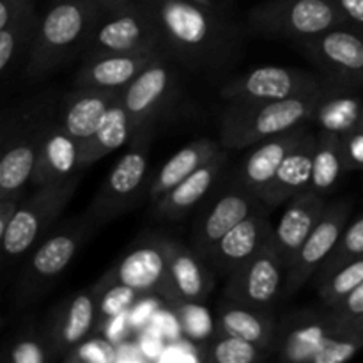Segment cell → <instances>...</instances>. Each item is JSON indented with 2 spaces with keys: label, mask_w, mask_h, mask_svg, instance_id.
<instances>
[{
  "label": "cell",
  "mask_w": 363,
  "mask_h": 363,
  "mask_svg": "<svg viewBox=\"0 0 363 363\" xmlns=\"http://www.w3.org/2000/svg\"><path fill=\"white\" fill-rule=\"evenodd\" d=\"M351 170L346 142L342 135L323 130L318 135V145L314 155V172L311 188L319 195H326L339 184L344 174Z\"/></svg>",
  "instance_id": "cell-32"
},
{
  "label": "cell",
  "mask_w": 363,
  "mask_h": 363,
  "mask_svg": "<svg viewBox=\"0 0 363 363\" xmlns=\"http://www.w3.org/2000/svg\"><path fill=\"white\" fill-rule=\"evenodd\" d=\"M62 360L80 362V363H112L116 362V347L105 339H85L78 344L74 350H71Z\"/></svg>",
  "instance_id": "cell-39"
},
{
  "label": "cell",
  "mask_w": 363,
  "mask_h": 363,
  "mask_svg": "<svg viewBox=\"0 0 363 363\" xmlns=\"http://www.w3.org/2000/svg\"><path fill=\"white\" fill-rule=\"evenodd\" d=\"M227 163V149H222L218 155L204 163L201 169L195 170L191 176L181 181L169 194L163 195L158 202H155V215L165 220H179L188 211L201 204L209 191L218 183L222 170Z\"/></svg>",
  "instance_id": "cell-28"
},
{
  "label": "cell",
  "mask_w": 363,
  "mask_h": 363,
  "mask_svg": "<svg viewBox=\"0 0 363 363\" xmlns=\"http://www.w3.org/2000/svg\"><path fill=\"white\" fill-rule=\"evenodd\" d=\"M335 319V308L323 303L318 308H301L279 321L275 353L280 360L312 363L321 350Z\"/></svg>",
  "instance_id": "cell-18"
},
{
  "label": "cell",
  "mask_w": 363,
  "mask_h": 363,
  "mask_svg": "<svg viewBox=\"0 0 363 363\" xmlns=\"http://www.w3.org/2000/svg\"><path fill=\"white\" fill-rule=\"evenodd\" d=\"M23 199H25L23 190L16 191V194L0 197V240H2V236L6 234L7 227H9L11 220L14 218V215H16L18 208L21 206Z\"/></svg>",
  "instance_id": "cell-40"
},
{
  "label": "cell",
  "mask_w": 363,
  "mask_h": 363,
  "mask_svg": "<svg viewBox=\"0 0 363 363\" xmlns=\"http://www.w3.org/2000/svg\"><path fill=\"white\" fill-rule=\"evenodd\" d=\"M269 209L243 186L230 183L199 211L191 223V248L204 257L230 229L257 211Z\"/></svg>",
  "instance_id": "cell-16"
},
{
  "label": "cell",
  "mask_w": 363,
  "mask_h": 363,
  "mask_svg": "<svg viewBox=\"0 0 363 363\" xmlns=\"http://www.w3.org/2000/svg\"><path fill=\"white\" fill-rule=\"evenodd\" d=\"M149 147H151V140L130 145L128 151L112 167L85 211L96 229L99 225L113 222L121 215L133 209L142 195L149 191V183H151L147 177Z\"/></svg>",
  "instance_id": "cell-8"
},
{
  "label": "cell",
  "mask_w": 363,
  "mask_h": 363,
  "mask_svg": "<svg viewBox=\"0 0 363 363\" xmlns=\"http://www.w3.org/2000/svg\"><path fill=\"white\" fill-rule=\"evenodd\" d=\"M9 360L13 363L52 362L48 347L41 335V328L34 321H28L14 333L9 346Z\"/></svg>",
  "instance_id": "cell-38"
},
{
  "label": "cell",
  "mask_w": 363,
  "mask_h": 363,
  "mask_svg": "<svg viewBox=\"0 0 363 363\" xmlns=\"http://www.w3.org/2000/svg\"><path fill=\"white\" fill-rule=\"evenodd\" d=\"M121 96H123V92H121ZM121 96L108 108L105 119L99 124L98 131L87 142L82 144V169L94 165L96 162L119 151V149L130 147L135 130L130 113H128Z\"/></svg>",
  "instance_id": "cell-31"
},
{
  "label": "cell",
  "mask_w": 363,
  "mask_h": 363,
  "mask_svg": "<svg viewBox=\"0 0 363 363\" xmlns=\"http://www.w3.org/2000/svg\"><path fill=\"white\" fill-rule=\"evenodd\" d=\"M358 257H363V216L346 227L335 250L330 254V257L315 272V284L326 280L333 273L339 272L342 266H346L347 262L354 261Z\"/></svg>",
  "instance_id": "cell-36"
},
{
  "label": "cell",
  "mask_w": 363,
  "mask_h": 363,
  "mask_svg": "<svg viewBox=\"0 0 363 363\" xmlns=\"http://www.w3.org/2000/svg\"><path fill=\"white\" fill-rule=\"evenodd\" d=\"M335 308H339L344 314L354 315V318H363V282L353 293L347 294L340 303L333 305Z\"/></svg>",
  "instance_id": "cell-43"
},
{
  "label": "cell",
  "mask_w": 363,
  "mask_h": 363,
  "mask_svg": "<svg viewBox=\"0 0 363 363\" xmlns=\"http://www.w3.org/2000/svg\"><path fill=\"white\" fill-rule=\"evenodd\" d=\"M99 314V291L96 286L64 298L46 314L41 335L52 362L64 358L94 332Z\"/></svg>",
  "instance_id": "cell-15"
},
{
  "label": "cell",
  "mask_w": 363,
  "mask_h": 363,
  "mask_svg": "<svg viewBox=\"0 0 363 363\" xmlns=\"http://www.w3.org/2000/svg\"><path fill=\"white\" fill-rule=\"evenodd\" d=\"M362 282L363 257H358L354 259V261L347 262V264L342 266L339 272H335L332 277H328V279L323 280V282L315 284V286H318V293L323 303L333 307V305L340 303L347 294L353 293Z\"/></svg>",
  "instance_id": "cell-37"
},
{
  "label": "cell",
  "mask_w": 363,
  "mask_h": 363,
  "mask_svg": "<svg viewBox=\"0 0 363 363\" xmlns=\"http://www.w3.org/2000/svg\"><path fill=\"white\" fill-rule=\"evenodd\" d=\"M350 92L347 89H340L332 92L321 103L314 119L321 123L323 130L337 135H347L360 126L363 105L360 99Z\"/></svg>",
  "instance_id": "cell-34"
},
{
  "label": "cell",
  "mask_w": 363,
  "mask_h": 363,
  "mask_svg": "<svg viewBox=\"0 0 363 363\" xmlns=\"http://www.w3.org/2000/svg\"><path fill=\"white\" fill-rule=\"evenodd\" d=\"M121 92L123 89L73 87V91L59 101L57 121L84 144L98 131Z\"/></svg>",
  "instance_id": "cell-24"
},
{
  "label": "cell",
  "mask_w": 363,
  "mask_h": 363,
  "mask_svg": "<svg viewBox=\"0 0 363 363\" xmlns=\"http://www.w3.org/2000/svg\"><path fill=\"white\" fill-rule=\"evenodd\" d=\"M358 128H360V130L363 131V113H362V119H360V126H358Z\"/></svg>",
  "instance_id": "cell-46"
},
{
  "label": "cell",
  "mask_w": 363,
  "mask_h": 363,
  "mask_svg": "<svg viewBox=\"0 0 363 363\" xmlns=\"http://www.w3.org/2000/svg\"><path fill=\"white\" fill-rule=\"evenodd\" d=\"M80 184V174L66 181L38 186L23 199L16 215L2 236V257L6 264L28 254L39 241L52 233L60 215Z\"/></svg>",
  "instance_id": "cell-7"
},
{
  "label": "cell",
  "mask_w": 363,
  "mask_h": 363,
  "mask_svg": "<svg viewBox=\"0 0 363 363\" xmlns=\"http://www.w3.org/2000/svg\"><path fill=\"white\" fill-rule=\"evenodd\" d=\"M266 211H257L230 229L208 254L204 261L220 275H229L238 266L254 257L273 238L275 227L266 216Z\"/></svg>",
  "instance_id": "cell-20"
},
{
  "label": "cell",
  "mask_w": 363,
  "mask_h": 363,
  "mask_svg": "<svg viewBox=\"0 0 363 363\" xmlns=\"http://www.w3.org/2000/svg\"><path fill=\"white\" fill-rule=\"evenodd\" d=\"M59 101L52 94L39 96L6 116L2 123L0 197L21 191L30 181L43 135L57 117Z\"/></svg>",
  "instance_id": "cell-4"
},
{
  "label": "cell",
  "mask_w": 363,
  "mask_h": 363,
  "mask_svg": "<svg viewBox=\"0 0 363 363\" xmlns=\"http://www.w3.org/2000/svg\"><path fill=\"white\" fill-rule=\"evenodd\" d=\"M174 60L163 55L149 64L131 84L123 89V103L133 123V140L130 145L152 140L156 123L169 110L177 96L179 78Z\"/></svg>",
  "instance_id": "cell-9"
},
{
  "label": "cell",
  "mask_w": 363,
  "mask_h": 363,
  "mask_svg": "<svg viewBox=\"0 0 363 363\" xmlns=\"http://www.w3.org/2000/svg\"><path fill=\"white\" fill-rule=\"evenodd\" d=\"M294 48L337 87L353 91L363 85V34L354 28H333L296 43Z\"/></svg>",
  "instance_id": "cell-12"
},
{
  "label": "cell",
  "mask_w": 363,
  "mask_h": 363,
  "mask_svg": "<svg viewBox=\"0 0 363 363\" xmlns=\"http://www.w3.org/2000/svg\"><path fill=\"white\" fill-rule=\"evenodd\" d=\"M94 229L96 225L84 213L60 223L48 236L43 238L32 248L21 268L14 286V305L18 308H27L41 300L62 277Z\"/></svg>",
  "instance_id": "cell-5"
},
{
  "label": "cell",
  "mask_w": 363,
  "mask_h": 363,
  "mask_svg": "<svg viewBox=\"0 0 363 363\" xmlns=\"http://www.w3.org/2000/svg\"><path fill=\"white\" fill-rule=\"evenodd\" d=\"M103 11L94 0H53L41 14L34 43L21 73L38 82L84 55Z\"/></svg>",
  "instance_id": "cell-2"
},
{
  "label": "cell",
  "mask_w": 363,
  "mask_h": 363,
  "mask_svg": "<svg viewBox=\"0 0 363 363\" xmlns=\"http://www.w3.org/2000/svg\"><path fill=\"white\" fill-rule=\"evenodd\" d=\"M216 332L248 340L273 353L279 321L269 314V308H255L225 296L216 308Z\"/></svg>",
  "instance_id": "cell-27"
},
{
  "label": "cell",
  "mask_w": 363,
  "mask_h": 363,
  "mask_svg": "<svg viewBox=\"0 0 363 363\" xmlns=\"http://www.w3.org/2000/svg\"><path fill=\"white\" fill-rule=\"evenodd\" d=\"M339 27L347 23L333 0H264L247 14L250 34L293 45Z\"/></svg>",
  "instance_id": "cell-6"
},
{
  "label": "cell",
  "mask_w": 363,
  "mask_h": 363,
  "mask_svg": "<svg viewBox=\"0 0 363 363\" xmlns=\"http://www.w3.org/2000/svg\"><path fill=\"white\" fill-rule=\"evenodd\" d=\"M215 280L211 266L194 250L176 240H169V287L174 303H204Z\"/></svg>",
  "instance_id": "cell-25"
},
{
  "label": "cell",
  "mask_w": 363,
  "mask_h": 363,
  "mask_svg": "<svg viewBox=\"0 0 363 363\" xmlns=\"http://www.w3.org/2000/svg\"><path fill=\"white\" fill-rule=\"evenodd\" d=\"M269 353L272 351L257 344L216 332L206 346L204 360L213 363H254L264 360Z\"/></svg>",
  "instance_id": "cell-35"
},
{
  "label": "cell",
  "mask_w": 363,
  "mask_h": 363,
  "mask_svg": "<svg viewBox=\"0 0 363 363\" xmlns=\"http://www.w3.org/2000/svg\"><path fill=\"white\" fill-rule=\"evenodd\" d=\"M287 268L272 240L227 275L223 296L255 308H272L286 293Z\"/></svg>",
  "instance_id": "cell-14"
},
{
  "label": "cell",
  "mask_w": 363,
  "mask_h": 363,
  "mask_svg": "<svg viewBox=\"0 0 363 363\" xmlns=\"http://www.w3.org/2000/svg\"><path fill=\"white\" fill-rule=\"evenodd\" d=\"M332 92L335 91L277 101H229L220 121V144L227 151H243L307 124Z\"/></svg>",
  "instance_id": "cell-3"
},
{
  "label": "cell",
  "mask_w": 363,
  "mask_h": 363,
  "mask_svg": "<svg viewBox=\"0 0 363 363\" xmlns=\"http://www.w3.org/2000/svg\"><path fill=\"white\" fill-rule=\"evenodd\" d=\"M194 2L209 7L216 13L225 14V16H233V0H194Z\"/></svg>",
  "instance_id": "cell-44"
},
{
  "label": "cell",
  "mask_w": 363,
  "mask_h": 363,
  "mask_svg": "<svg viewBox=\"0 0 363 363\" xmlns=\"http://www.w3.org/2000/svg\"><path fill=\"white\" fill-rule=\"evenodd\" d=\"M222 149L223 147L220 140L216 142L213 138H199V140H194L188 145H184L174 156H170V160H167L165 165L156 172V176L149 183L147 195L152 204L158 202L165 194H169L181 181L191 176L195 170L201 169L208 160L218 155Z\"/></svg>",
  "instance_id": "cell-30"
},
{
  "label": "cell",
  "mask_w": 363,
  "mask_h": 363,
  "mask_svg": "<svg viewBox=\"0 0 363 363\" xmlns=\"http://www.w3.org/2000/svg\"><path fill=\"white\" fill-rule=\"evenodd\" d=\"M344 142H346L347 156H350L351 169H357V167H363V131L360 128H357L351 133L342 135Z\"/></svg>",
  "instance_id": "cell-42"
},
{
  "label": "cell",
  "mask_w": 363,
  "mask_h": 363,
  "mask_svg": "<svg viewBox=\"0 0 363 363\" xmlns=\"http://www.w3.org/2000/svg\"><path fill=\"white\" fill-rule=\"evenodd\" d=\"M151 16L162 50L183 69L218 74L234 66L243 48V30L222 13L194 0H135Z\"/></svg>",
  "instance_id": "cell-1"
},
{
  "label": "cell",
  "mask_w": 363,
  "mask_h": 363,
  "mask_svg": "<svg viewBox=\"0 0 363 363\" xmlns=\"http://www.w3.org/2000/svg\"><path fill=\"white\" fill-rule=\"evenodd\" d=\"M145 52H163L162 39L151 16L133 0L117 13L103 14L82 55V62L106 55Z\"/></svg>",
  "instance_id": "cell-11"
},
{
  "label": "cell",
  "mask_w": 363,
  "mask_h": 363,
  "mask_svg": "<svg viewBox=\"0 0 363 363\" xmlns=\"http://www.w3.org/2000/svg\"><path fill=\"white\" fill-rule=\"evenodd\" d=\"M307 131L308 128L301 124V126L293 128V130L284 131V133L255 144V147L248 152L247 158L243 160L241 167L238 169L233 183L240 184L245 190L261 199L262 191L272 183L286 156L289 155L291 149L300 142V138Z\"/></svg>",
  "instance_id": "cell-23"
},
{
  "label": "cell",
  "mask_w": 363,
  "mask_h": 363,
  "mask_svg": "<svg viewBox=\"0 0 363 363\" xmlns=\"http://www.w3.org/2000/svg\"><path fill=\"white\" fill-rule=\"evenodd\" d=\"M351 204L350 202H339V204L328 206L325 215L314 227L311 236L301 247L296 261L287 272L286 279V294L293 296L305 284L314 279L315 272L321 268L323 262L330 257L339 243L340 236L346 230L350 222Z\"/></svg>",
  "instance_id": "cell-17"
},
{
  "label": "cell",
  "mask_w": 363,
  "mask_h": 363,
  "mask_svg": "<svg viewBox=\"0 0 363 363\" xmlns=\"http://www.w3.org/2000/svg\"><path fill=\"white\" fill-rule=\"evenodd\" d=\"M80 155V140L73 137L55 117L43 135L30 183L35 186H45L78 176L84 170Z\"/></svg>",
  "instance_id": "cell-21"
},
{
  "label": "cell",
  "mask_w": 363,
  "mask_h": 363,
  "mask_svg": "<svg viewBox=\"0 0 363 363\" xmlns=\"http://www.w3.org/2000/svg\"><path fill=\"white\" fill-rule=\"evenodd\" d=\"M337 85L323 74L308 73L296 67L262 66L223 82L220 94L229 101H277L303 98L337 91Z\"/></svg>",
  "instance_id": "cell-10"
},
{
  "label": "cell",
  "mask_w": 363,
  "mask_h": 363,
  "mask_svg": "<svg viewBox=\"0 0 363 363\" xmlns=\"http://www.w3.org/2000/svg\"><path fill=\"white\" fill-rule=\"evenodd\" d=\"M163 52L131 53V55H106L82 62L73 77V87L124 89L135 80L149 64L163 57Z\"/></svg>",
  "instance_id": "cell-29"
},
{
  "label": "cell",
  "mask_w": 363,
  "mask_h": 363,
  "mask_svg": "<svg viewBox=\"0 0 363 363\" xmlns=\"http://www.w3.org/2000/svg\"><path fill=\"white\" fill-rule=\"evenodd\" d=\"M342 13L347 27L363 30V0H333Z\"/></svg>",
  "instance_id": "cell-41"
},
{
  "label": "cell",
  "mask_w": 363,
  "mask_h": 363,
  "mask_svg": "<svg viewBox=\"0 0 363 363\" xmlns=\"http://www.w3.org/2000/svg\"><path fill=\"white\" fill-rule=\"evenodd\" d=\"M326 208L328 206H326L325 195H319L312 190L303 191L289 201L273 233V241H275L280 257L284 259L287 272L296 261L307 238L325 215Z\"/></svg>",
  "instance_id": "cell-22"
},
{
  "label": "cell",
  "mask_w": 363,
  "mask_h": 363,
  "mask_svg": "<svg viewBox=\"0 0 363 363\" xmlns=\"http://www.w3.org/2000/svg\"><path fill=\"white\" fill-rule=\"evenodd\" d=\"M315 145H318V135L307 131L300 138V142L291 149L280 169L277 170L272 183L266 186L261 195V201L269 209L279 208L280 204L291 201L311 188Z\"/></svg>",
  "instance_id": "cell-26"
},
{
  "label": "cell",
  "mask_w": 363,
  "mask_h": 363,
  "mask_svg": "<svg viewBox=\"0 0 363 363\" xmlns=\"http://www.w3.org/2000/svg\"><path fill=\"white\" fill-rule=\"evenodd\" d=\"M94 2L98 4L99 9L103 11V14H112L124 9V7H128L133 0H94Z\"/></svg>",
  "instance_id": "cell-45"
},
{
  "label": "cell",
  "mask_w": 363,
  "mask_h": 363,
  "mask_svg": "<svg viewBox=\"0 0 363 363\" xmlns=\"http://www.w3.org/2000/svg\"><path fill=\"white\" fill-rule=\"evenodd\" d=\"M41 14L34 0H0V71L9 77L23 67L34 43Z\"/></svg>",
  "instance_id": "cell-19"
},
{
  "label": "cell",
  "mask_w": 363,
  "mask_h": 363,
  "mask_svg": "<svg viewBox=\"0 0 363 363\" xmlns=\"http://www.w3.org/2000/svg\"><path fill=\"white\" fill-rule=\"evenodd\" d=\"M98 289L121 286L137 293H151L170 301L169 238L149 236L138 241L99 280Z\"/></svg>",
  "instance_id": "cell-13"
},
{
  "label": "cell",
  "mask_w": 363,
  "mask_h": 363,
  "mask_svg": "<svg viewBox=\"0 0 363 363\" xmlns=\"http://www.w3.org/2000/svg\"><path fill=\"white\" fill-rule=\"evenodd\" d=\"M335 308V307H333ZM363 347V318L344 314L335 308V319L321 350L312 363H344Z\"/></svg>",
  "instance_id": "cell-33"
}]
</instances>
